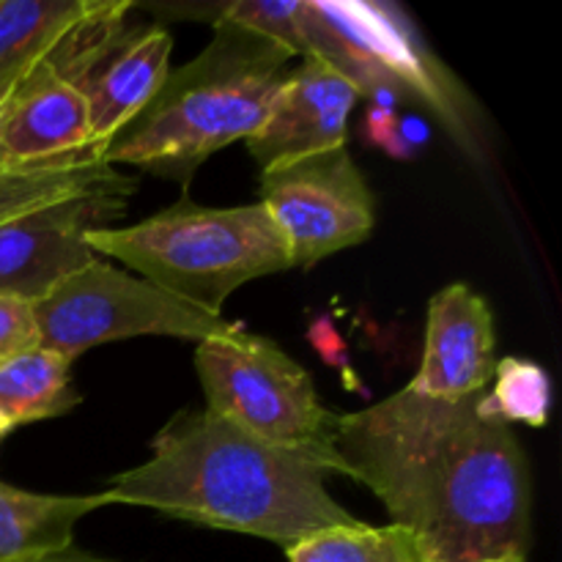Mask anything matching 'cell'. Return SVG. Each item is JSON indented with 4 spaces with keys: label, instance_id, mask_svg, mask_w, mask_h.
<instances>
[{
    "label": "cell",
    "instance_id": "30bf717a",
    "mask_svg": "<svg viewBox=\"0 0 562 562\" xmlns=\"http://www.w3.org/2000/svg\"><path fill=\"white\" fill-rule=\"evenodd\" d=\"M170 49L173 38L162 25L124 22L64 75L86 97L91 143L99 159L159 91L170 71Z\"/></svg>",
    "mask_w": 562,
    "mask_h": 562
},
{
    "label": "cell",
    "instance_id": "ac0fdd59",
    "mask_svg": "<svg viewBox=\"0 0 562 562\" xmlns=\"http://www.w3.org/2000/svg\"><path fill=\"white\" fill-rule=\"evenodd\" d=\"M289 562H426L420 543L398 525L329 527L285 549Z\"/></svg>",
    "mask_w": 562,
    "mask_h": 562
},
{
    "label": "cell",
    "instance_id": "44dd1931",
    "mask_svg": "<svg viewBox=\"0 0 562 562\" xmlns=\"http://www.w3.org/2000/svg\"><path fill=\"white\" fill-rule=\"evenodd\" d=\"M38 344L31 302L0 294V366Z\"/></svg>",
    "mask_w": 562,
    "mask_h": 562
},
{
    "label": "cell",
    "instance_id": "8992f818",
    "mask_svg": "<svg viewBox=\"0 0 562 562\" xmlns=\"http://www.w3.org/2000/svg\"><path fill=\"white\" fill-rule=\"evenodd\" d=\"M195 371L206 409L239 431L302 456L327 475H346L335 450L340 415L318 398L313 379L269 338L241 329L234 338L203 340Z\"/></svg>",
    "mask_w": 562,
    "mask_h": 562
},
{
    "label": "cell",
    "instance_id": "7a4b0ae2",
    "mask_svg": "<svg viewBox=\"0 0 562 562\" xmlns=\"http://www.w3.org/2000/svg\"><path fill=\"white\" fill-rule=\"evenodd\" d=\"M113 505H137L212 530L294 547L313 532L355 525L327 492V472L272 448L209 409L179 412L143 464L110 481Z\"/></svg>",
    "mask_w": 562,
    "mask_h": 562
},
{
    "label": "cell",
    "instance_id": "e0dca14e",
    "mask_svg": "<svg viewBox=\"0 0 562 562\" xmlns=\"http://www.w3.org/2000/svg\"><path fill=\"white\" fill-rule=\"evenodd\" d=\"M69 357L31 346L0 366V415L11 426L53 420L80 406V393L71 387Z\"/></svg>",
    "mask_w": 562,
    "mask_h": 562
},
{
    "label": "cell",
    "instance_id": "d6986e66",
    "mask_svg": "<svg viewBox=\"0 0 562 562\" xmlns=\"http://www.w3.org/2000/svg\"><path fill=\"white\" fill-rule=\"evenodd\" d=\"M483 415L497 417L505 426L521 423L543 428L552 409V379L538 362L521 357H505L494 368L492 387L481 398Z\"/></svg>",
    "mask_w": 562,
    "mask_h": 562
},
{
    "label": "cell",
    "instance_id": "484cf974",
    "mask_svg": "<svg viewBox=\"0 0 562 562\" xmlns=\"http://www.w3.org/2000/svg\"><path fill=\"white\" fill-rule=\"evenodd\" d=\"M481 562H527L525 554H508V558H497V560H481Z\"/></svg>",
    "mask_w": 562,
    "mask_h": 562
},
{
    "label": "cell",
    "instance_id": "7c38bea8",
    "mask_svg": "<svg viewBox=\"0 0 562 562\" xmlns=\"http://www.w3.org/2000/svg\"><path fill=\"white\" fill-rule=\"evenodd\" d=\"M492 307L467 283L445 285L428 302L420 371L406 387L428 398L486 393L497 368Z\"/></svg>",
    "mask_w": 562,
    "mask_h": 562
},
{
    "label": "cell",
    "instance_id": "4fadbf2b",
    "mask_svg": "<svg viewBox=\"0 0 562 562\" xmlns=\"http://www.w3.org/2000/svg\"><path fill=\"white\" fill-rule=\"evenodd\" d=\"M97 159L86 97L53 64L22 77L0 119V162L71 165Z\"/></svg>",
    "mask_w": 562,
    "mask_h": 562
},
{
    "label": "cell",
    "instance_id": "6da1fadb",
    "mask_svg": "<svg viewBox=\"0 0 562 562\" xmlns=\"http://www.w3.org/2000/svg\"><path fill=\"white\" fill-rule=\"evenodd\" d=\"M483 393L445 401L398 390L340 415L346 477L371 488L426 562H481L530 547V470L519 439L483 415Z\"/></svg>",
    "mask_w": 562,
    "mask_h": 562
},
{
    "label": "cell",
    "instance_id": "5bb4252c",
    "mask_svg": "<svg viewBox=\"0 0 562 562\" xmlns=\"http://www.w3.org/2000/svg\"><path fill=\"white\" fill-rule=\"evenodd\" d=\"M104 0H0V86L44 64L58 69Z\"/></svg>",
    "mask_w": 562,
    "mask_h": 562
},
{
    "label": "cell",
    "instance_id": "8fae6325",
    "mask_svg": "<svg viewBox=\"0 0 562 562\" xmlns=\"http://www.w3.org/2000/svg\"><path fill=\"white\" fill-rule=\"evenodd\" d=\"M357 99L360 93L340 71L322 58H302L280 86L261 130L245 140L261 173L346 146Z\"/></svg>",
    "mask_w": 562,
    "mask_h": 562
},
{
    "label": "cell",
    "instance_id": "603a6c76",
    "mask_svg": "<svg viewBox=\"0 0 562 562\" xmlns=\"http://www.w3.org/2000/svg\"><path fill=\"white\" fill-rule=\"evenodd\" d=\"M307 340H311L313 349H316L318 355L329 362V366L338 368L340 376L349 379V384H351V373L355 371H351L349 351H346L344 338H340L338 329H335V324L329 322L327 316H318L316 322L311 324V329H307ZM351 387H355V384H351Z\"/></svg>",
    "mask_w": 562,
    "mask_h": 562
},
{
    "label": "cell",
    "instance_id": "2e32d148",
    "mask_svg": "<svg viewBox=\"0 0 562 562\" xmlns=\"http://www.w3.org/2000/svg\"><path fill=\"white\" fill-rule=\"evenodd\" d=\"M137 190L132 176L108 162L5 165L0 162V225L36 209L80 195H124Z\"/></svg>",
    "mask_w": 562,
    "mask_h": 562
},
{
    "label": "cell",
    "instance_id": "3957f363",
    "mask_svg": "<svg viewBox=\"0 0 562 562\" xmlns=\"http://www.w3.org/2000/svg\"><path fill=\"white\" fill-rule=\"evenodd\" d=\"M291 60L280 44L214 20L212 42L168 71L151 102L104 148L102 162L135 165L187 187L212 154L261 130Z\"/></svg>",
    "mask_w": 562,
    "mask_h": 562
},
{
    "label": "cell",
    "instance_id": "5b68a950",
    "mask_svg": "<svg viewBox=\"0 0 562 562\" xmlns=\"http://www.w3.org/2000/svg\"><path fill=\"white\" fill-rule=\"evenodd\" d=\"M311 58H322L373 104L426 102L459 143L477 151V126L464 88L431 53L409 16L376 0H305Z\"/></svg>",
    "mask_w": 562,
    "mask_h": 562
},
{
    "label": "cell",
    "instance_id": "ba28073f",
    "mask_svg": "<svg viewBox=\"0 0 562 562\" xmlns=\"http://www.w3.org/2000/svg\"><path fill=\"white\" fill-rule=\"evenodd\" d=\"M258 203L278 223L291 267L362 245L376 225V198L346 146L263 170Z\"/></svg>",
    "mask_w": 562,
    "mask_h": 562
},
{
    "label": "cell",
    "instance_id": "d4e9b609",
    "mask_svg": "<svg viewBox=\"0 0 562 562\" xmlns=\"http://www.w3.org/2000/svg\"><path fill=\"white\" fill-rule=\"evenodd\" d=\"M16 86H0V119H3V110H5V102H9V97L14 93Z\"/></svg>",
    "mask_w": 562,
    "mask_h": 562
},
{
    "label": "cell",
    "instance_id": "cb8c5ba5",
    "mask_svg": "<svg viewBox=\"0 0 562 562\" xmlns=\"http://www.w3.org/2000/svg\"><path fill=\"white\" fill-rule=\"evenodd\" d=\"M33 562H110V560H99V558H91V554L86 552H77V549H64V552H55V554H47V558L42 560H33Z\"/></svg>",
    "mask_w": 562,
    "mask_h": 562
},
{
    "label": "cell",
    "instance_id": "277c9868",
    "mask_svg": "<svg viewBox=\"0 0 562 562\" xmlns=\"http://www.w3.org/2000/svg\"><path fill=\"white\" fill-rule=\"evenodd\" d=\"M88 245L212 316L250 280L291 269L289 245L258 201L212 209L184 198L135 225L91 231Z\"/></svg>",
    "mask_w": 562,
    "mask_h": 562
},
{
    "label": "cell",
    "instance_id": "7402d4cb",
    "mask_svg": "<svg viewBox=\"0 0 562 562\" xmlns=\"http://www.w3.org/2000/svg\"><path fill=\"white\" fill-rule=\"evenodd\" d=\"M362 137H366L371 146L382 148L384 154L395 159H409L415 157V146L404 137L401 130V119L395 115L393 108H384V104H371V110L362 119Z\"/></svg>",
    "mask_w": 562,
    "mask_h": 562
},
{
    "label": "cell",
    "instance_id": "9c48e42d",
    "mask_svg": "<svg viewBox=\"0 0 562 562\" xmlns=\"http://www.w3.org/2000/svg\"><path fill=\"white\" fill-rule=\"evenodd\" d=\"M126 214L124 195H80L0 225V294L42 302L55 285L99 258L88 234L113 228Z\"/></svg>",
    "mask_w": 562,
    "mask_h": 562
},
{
    "label": "cell",
    "instance_id": "ffe728a7",
    "mask_svg": "<svg viewBox=\"0 0 562 562\" xmlns=\"http://www.w3.org/2000/svg\"><path fill=\"white\" fill-rule=\"evenodd\" d=\"M217 20L258 33L289 49L294 58H311L305 38V0H236L220 5Z\"/></svg>",
    "mask_w": 562,
    "mask_h": 562
},
{
    "label": "cell",
    "instance_id": "52a82bcc",
    "mask_svg": "<svg viewBox=\"0 0 562 562\" xmlns=\"http://www.w3.org/2000/svg\"><path fill=\"white\" fill-rule=\"evenodd\" d=\"M38 346L58 355L80 357L99 344L165 335V338L203 340L234 338L245 324L170 296L148 280L113 267L108 258H93L88 267L55 285L33 305Z\"/></svg>",
    "mask_w": 562,
    "mask_h": 562
},
{
    "label": "cell",
    "instance_id": "4316f807",
    "mask_svg": "<svg viewBox=\"0 0 562 562\" xmlns=\"http://www.w3.org/2000/svg\"><path fill=\"white\" fill-rule=\"evenodd\" d=\"M11 428H14V426H11V423H9V420H5V417H3V415H0V442H3V437H5V434H9V431H11Z\"/></svg>",
    "mask_w": 562,
    "mask_h": 562
},
{
    "label": "cell",
    "instance_id": "9a60e30c",
    "mask_svg": "<svg viewBox=\"0 0 562 562\" xmlns=\"http://www.w3.org/2000/svg\"><path fill=\"white\" fill-rule=\"evenodd\" d=\"M113 505L110 492L33 494L0 481V562H33L71 547L75 527Z\"/></svg>",
    "mask_w": 562,
    "mask_h": 562
}]
</instances>
